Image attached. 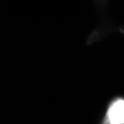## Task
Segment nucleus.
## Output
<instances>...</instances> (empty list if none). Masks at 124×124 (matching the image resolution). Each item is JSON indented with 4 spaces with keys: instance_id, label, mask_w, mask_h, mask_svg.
<instances>
[{
    "instance_id": "nucleus-1",
    "label": "nucleus",
    "mask_w": 124,
    "mask_h": 124,
    "mask_svg": "<svg viewBox=\"0 0 124 124\" xmlns=\"http://www.w3.org/2000/svg\"><path fill=\"white\" fill-rule=\"evenodd\" d=\"M99 124H124V99L115 98L108 104Z\"/></svg>"
}]
</instances>
